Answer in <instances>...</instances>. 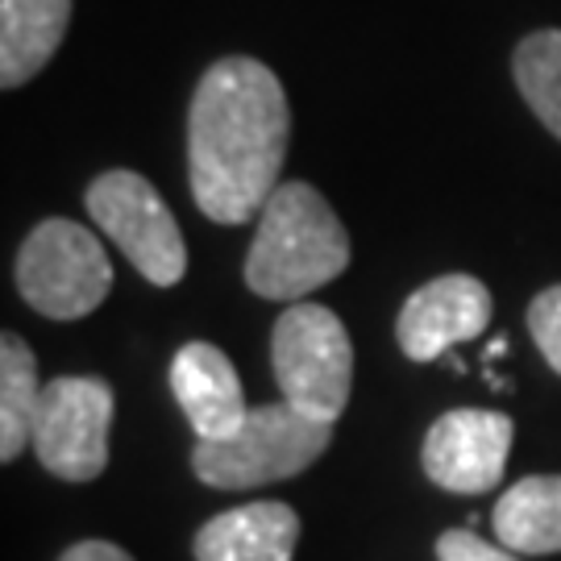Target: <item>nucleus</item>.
Wrapping results in <instances>:
<instances>
[{
  "label": "nucleus",
  "instance_id": "1",
  "mask_svg": "<svg viewBox=\"0 0 561 561\" xmlns=\"http://www.w3.org/2000/svg\"><path fill=\"white\" fill-rule=\"evenodd\" d=\"M291 108L279 76L259 59L213 62L192 96L187 175L208 221L245 225L279 192Z\"/></svg>",
  "mask_w": 561,
  "mask_h": 561
},
{
  "label": "nucleus",
  "instance_id": "2",
  "mask_svg": "<svg viewBox=\"0 0 561 561\" xmlns=\"http://www.w3.org/2000/svg\"><path fill=\"white\" fill-rule=\"evenodd\" d=\"M350 233L312 183H279L259 213L245 283L262 300L300 304L350 266Z\"/></svg>",
  "mask_w": 561,
  "mask_h": 561
},
{
  "label": "nucleus",
  "instance_id": "3",
  "mask_svg": "<svg viewBox=\"0 0 561 561\" xmlns=\"http://www.w3.org/2000/svg\"><path fill=\"white\" fill-rule=\"evenodd\" d=\"M333 442V424L312 421L291 403H259L233 437L196 442L192 470L217 491H250L304 474Z\"/></svg>",
  "mask_w": 561,
  "mask_h": 561
},
{
  "label": "nucleus",
  "instance_id": "4",
  "mask_svg": "<svg viewBox=\"0 0 561 561\" xmlns=\"http://www.w3.org/2000/svg\"><path fill=\"white\" fill-rule=\"evenodd\" d=\"M271 362L283 403L312 421L333 424L354 387V345L333 308L291 304L271 333Z\"/></svg>",
  "mask_w": 561,
  "mask_h": 561
},
{
  "label": "nucleus",
  "instance_id": "5",
  "mask_svg": "<svg viewBox=\"0 0 561 561\" xmlns=\"http://www.w3.org/2000/svg\"><path fill=\"white\" fill-rule=\"evenodd\" d=\"M113 287V262L92 229L50 217L18 254V291L34 312L50 321H80L96 312Z\"/></svg>",
  "mask_w": 561,
  "mask_h": 561
},
{
  "label": "nucleus",
  "instance_id": "6",
  "mask_svg": "<svg viewBox=\"0 0 561 561\" xmlns=\"http://www.w3.org/2000/svg\"><path fill=\"white\" fill-rule=\"evenodd\" d=\"M88 213L117 241V250L138 266L154 287H175L187 271V245L180 221L159 192L138 171H104L88 187Z\"/></svg>",
  "mask_w": 561,
  "mask_h": 561
},
{
  "label": "nucleus",
  "instance_id": "7",
  "mask_svg": "<svg viewBox=\"0 0 561 561\" xmlns=\"http://www.w3.org/2000/svg\"><path fill=\"white\" fill-rule=\"evenodd\" d=\"M113 387L92 375H67L42 387L34 416V454L67 482H92L108 466V428H113Z\"/></svg>",
  "mask_w": 561,
  "mask_h": 561
},
{
  "label": "nucleus",
  "instance_id": "8",
  "mask_svg": "<svg viewBox=\"0 0 561 561\" xmlns=\"http://www.w3.org/2000/svg\"><path fill=\"white\" fill-rule=\"evenodd\" d=\"M512 437H516V424L503 412H491V408L445 412L424 437V474L454 495H482L503 479Z\"/></svg>",
  "mask_w": 561,
  "mask_h": 561
},
{
  "label": "nucleus",
  "instance_id": "9",
  "mask_svg": "<svg viewBox=\"0 0 561 561\" xmlns=\"http://www.w3.org/2000/svg\"><path fill=\"white\" fill-rule=\"evenodd\" d=\"M491 324V291L474 275H442L412 291L396 321V341L412 362L442 358Z\"/></svg>",
  "mask_w": 561,
  "mask_h": 561
},
{
  "label": "nucleus",
  "instance_id": "10",
  "mask_svg": "<svg viewBox=\"0 0 561 561\" xmlns=\"http://www.w3.org/2000/svg\"><path fill=\"white\" fill-rule=\"evenodd\" d=\"M171 391H175L183 416H187L192 433L201 442L233 437L245 424V416H250V403H245L233 362L208 341H187L175 354V362H171Z\"/></svg>",
  "mask_w": 561,
  "mask_h": 561
},
{
  "label": "nucleus",
  "instance_id": "11",
  "mask_svg": "<svg viewBox=\"0 0 561 561\" xmlns=\"http://www.w3.org/2000/svg\"><path fill=\"white\" fill-rule=\"evenodd\" d=\"M300 545L296 507L275 500L229 507L204 524L192 541L196 561H291Z\"/></svg>",
  "mask_w": 561,
  "mask_h": 561
},
{
  "label": "nucleus",
  "instance_id": "12",
  "mask_svg": "<svg viewBox=\"0 0 561 561\" xmlns=\"http://www.w3.org/2000/svg\"><path fill=\"white\" fill-rule=\"evenodd\" d=\"M71 0H0V83L21 88L55 59Z\"/></svg>",
  "mask_w": 561,
  "mask_h": 561
},
{
  "label": "nucleus",
  "instance_id": "13",
  "mask_svg": "<svg viewBox=\"0 0 561 561\" xmlns=\"http://www.w3.org/2000/svg\"><path fill=\"white\" fill-rule=\"evenodd\" d=\"M491 528L512 553H561V474H533L507 486Z\"/></svg>",
  "mask_w": 561,
  "mask_h": 561
},
{
  "label": "nucleus",
  "instance_id": "14",
  "mask_svg": "<svg viewBox=\"0 0 561 561\" xmlns=\"http://www.w3.org/2000/svg\"><path fill=\"white\" fill-rule=\"evenodd\" d=\"M38 362L18 333L0 337V461H18L38 416Z\"/></svg>",
  "mask_w": 561,
  "mask_h": 561
},
{
  "label": "nucleus",
  "instance_id": "15",
  "mask_svg": "<svg viewBox=\"0 0 561 561\" xmlns=\"http://www.w3.org/2000/svg\"><path fill=\"white\" fill-rule=\"evenodd\" d=\"M516 88L541 125L561 138V30H537L516 46Z\"/></svg>",
  "mask_w": 561,
  "mask_h": 561
},
{
  "label": "nucleus",
  "instance_id": "16",
  "mask_svg": "<svg viewBox=\"0 0 561 561\" xmlns=\"http://www.w3.org/2000/svg\"><path fill=\"white\" fill-rule=\"evenodd\" d=\"M528 333L537 341L541 358L561 375V283L545 287L541 296L528 304Z\"/></svg>",
  "mask_w": 561,
  "mask_h": 561
},
{
  "label": "nucleus",
  "instance_id": "17",
  "mask_svg": "<svg viewBox=\"0 0 561 561\" xmlns=\"http://www.w3.org/2000/svg\"><path fill=\"white\" fill-rule=\"evenodd\" d=\"M437 558L442 561H520V553H512L507 545L482 541L470 528H449V533L437 537Z\"/></svg>",
  "mask_w": 561,
  "mask_h": 561
},
{
  "label": "nucleus",
  "instance_id": "18",
  "mask_svg": "<svg viewBox=\"0 0 561 561\" xmlns=\"http://www.w3.org/2000/svg\"><path fill=\"white\" fill-rule=\"evenodd\" d=\"M59 561H134V558L113 541H80V545H71Z\"/></svg>",
  "mask_w": 561,
  "mask_h": 561
}]
</instances>
